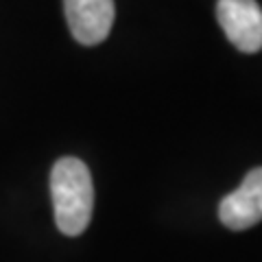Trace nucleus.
Instances as JSON below:
<instances>
[{
	"instance_id": "f257e3e1",
	"label": "nucleus",
	"mask_w": 262,
	"mask_h": 262,
	"mask_svg": "<svg viewBox=\"0 0 262 262\" xmlns=\"http://www.w3.org/2000/svg\"><path fill=\"white\" fill-rule=\"evenodd\" d=\"M55 223L66 236H79L90 225L94 210V186L88 166L77 158H61L51 170Z\"/></svg>"
},
{
	"instance_id": "f03ea898",
	"label": "nucleus",
	"mask_w": 262,
	"mask_h": 262,
	"mask_svg": "<svg viewBox=\"0 0 262 262\" xmlns=\"http://www.w3.org/2000/svg\"><path fill=\"white\" fill-rule=\"evenodd\" d=\"M216 18L238 51L258 53L262 48V9L256 0H219Z\"/></svg>"
},
{
	"instance_id": "7ed1b4c3",
	"label": "nucleus",
	"mask_w": 262,
	"mask_h": 262,
	"mask_svg": "<svg viewBox=\"0 0 262 262\" xmlns=\"http://www.w3.org/2000/svg\"><path fill=\"white\" fill-rule=\"evenodd\" d=\"M219 219L227 229L243 232L262 221V166L251 168L234 192L223 196Z\"/></svg>"
},
{
	"instance_id": "20e7f679",
	"label": "nucleus",
	"mask_w": 262,
	"mask_h": 262,
	"mask_svg": "<svg viewBox=\"0 0 262 262\" xmlns=\"http://www.w3.org/2000/svg\"><path fill=\"white\" fill-rule=\"evenodd\" d=\"M63 11L72 37L83 46H96L110 35L114 24V0H63Z\"/></svg>"
}]
</instances>
